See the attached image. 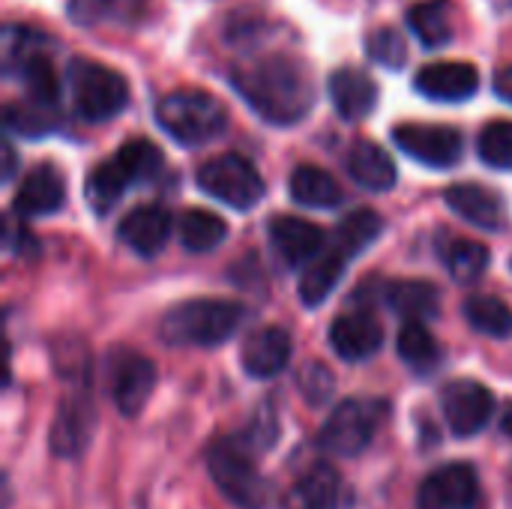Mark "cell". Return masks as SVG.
Segmentation results:
<instances>
[{"label": "cell", "mask_w": 512, "mask_h": 509, "mask_svg": "<svg viewBox=\"0 0 512 509\" xmlns=\"http://www.w3.org/2000/svg\"><path fill=\"white\" fill-rule=\"evenodd\" d=\"M447 207L462 216L465 222L477 225V228H486V231H498L504 225V201L486 189V186H477V183H456L447 189Z\"/></svg>", "instance_id": "44dd1931"}, {"label": "cell", "mask_w": 512, "mask_h": 509, "mask_svg": "<svg viewBox=\"0 0 512 509\" xmlns=\"http://www.w3.org/2000/svg\"><path fill=\"white\" fill-rule=\"evenodd\" d=\"M93 426H96V414H93L90 399L87 396H69L57 411V420L51 429V450L57 456H66V459L81 456L90 444Z\"/></svg>", "instance_id": "e0dca14e"}, {"label": "cell", "mask_w": 512, "mask_h": 509, "mask_svg": "<svg viewBox=\"0 0 512 509\" xmlns=\"http://www.w3.org/2000/svg\"><path fill=\"white\" fill-rule=\"evenodd\" d=\"M399 357L420 375H429L438 369L444 351L438 345V339L423 327V324H408L399 333Z\"/></svg>", "instance_id": "4dcf8cb0"}, {"label": "cell", "mask_w": 512, "mask_h": 509, "mask_svg": "<svg viewBox=\"0 0 512 509\" xmlns=\"http://www.w3.org/2000/svg\"><path fill=\"white\" fill-rule=\"evenodd\" d=\"M381 231H384V219H381L375 210L363 207V210H354V213H348V216L342 219L333 246H336L345 258H354V255H360V252H366V249L381 237Z\"/></svg>", "instance_id": "f546056e"}, {"label": "cell", "mask_w": 512, "mask_h": 509, "mask_svg": "<svg viewBox=\"0 0 512 509\" xmlns=\"http://www.w3.org/2000/svg\"><path fill=\"white\" fill-rule=\"evenodd\" d=\"M243 321V309L231 300H186L162 318V339L168 345L213 348L228 342Z\"/></svg>", "instance_id": "3957f363"}, {"label": "cell", "mask_w": 512, "mask_h": 509, "mask_svg": "<svg viewBox=\"0 0 512 509\" xmlns=\"http://www.w3.org/2000/svg\"><path fill=\"white\" fill-rule=\"evenodd\" d=\"M477 153L486 165L498 171H512V120H492L480 132Z\"/></svg>", "instance_id": "e575fe53"}, {"label": "cell", "mask_w": 512, "mask_h": 509, "mask_svg": "<svg viewBox=\"0 0 512 509\" xmlns=\"http://www.w3.org/2000/svg\"><path fill=\"white\" fill-rule=\"evenodd\" d=\"M162 171V150L147 138L126 141L114 156L99 162L84 183V195L93 213L105 216L117 207L129 186L147 183Z\"/></svg>", "instance_id": "7a4b0ae2"}, {"label": "cell", "mask_w": 512, "mask_h": 509, "mask_svg": "<svg viewBox=\"0 0 512 509\" xmlns=\"http://www.w3.org/2000/svg\"><path fill=\"white\" fill-rule=\"evenodd\" d=\"M156 123L183 147H198L222 135L228 123L225 105L207 90H174L156 102Z\"/></svg>", "instance_id": "277c9868"}, {"label": "cell", "mask_w": 512, "mask_h": 509, "mask_svg": "<svg viewBox=\"0 0 512 509\" xmlns=\"http://www.w3.org/2000/svg\"><path fill=\"white\" fill-rule=\"evenodd\" d=\"M480 483L471 465H444L420 486L417 509H474Z\"/></svg>", "instance_id": "7c38bea8"}, {"label": "cell", "mask_w": 512, "mask_h": 509, "mask_svg": "<svg viewBox=\"0 0 512 509\" xmlns=\"http://www.w3.org/2000/svg\"><path fill=\"white\" fill-rule=\"evenodd\" d=\"M381 417H384L381 402H375V399H345L327 417V423H324V429L318 435V447L324 453L342 456V459L357 456L372 444Z\"/></svg>", "instance_id": "8992f818"}, {"label": "cell", "mask_w": 512, "mask_h": 509, "mask_svg": "<svg viewBox=\"0 0 512 509\" xmlns=\"http://www.w3.org/2000/svg\"><path fill=\"white\" fill-rule=\"evenodd\" d=\"M291 195L294 201L306 207H318V210H330L342 201L339 183L318 165H300L291 174Z\"/></svg>", "instance_id": "f1b7e54d"}, {"label": "cell", "mask_w": 512, "mask_h": 509, "mask_svg": "<svg viewBox=\"0 0 512 509\" xmlns=\"http://www.w3.org/2000/svg\"><path fill=\"white\" fill-rule=\"evenodd\" d=\"M441 258H444L450 276L462 285L477 282L489 267V249L483 243H474V240H450L441 249Z\"/></svg>", "instance_id": "d6a6232c"}, {"label": "cell", "mask_w": 512, "mask_h": 509, "mask_svg": "<svg viewBox=\"0 0 512 509\" xmlns=\"http://www.w3.org/2000/svg\"><path fill=\"white\" fill-rule=\"evenodd\" d=\"M453 15L456 12L450 0H420L405 12V21L423 48H444L453 42V33H456Z\"/></svg>", "instance_id": "603a6c76"}, {"label": "cell", "mask_w": 512, "mask_h": 509, "mask_svg": "<svg viewBox=\"0 0 512 509\" xmlns=\"http://www.w3.org/2000/svg\"><path fill=\"white\" fill-rule=\"evenodd\" d=\"M42 51H45V48L30 51V54H21L18 60L6 63V69L15 72V75L24 81L30 102L45 105V108H57V99H60V78H57L51 60H48Z\"/></svg>", "instance_id": "484cf974"}, {"label": "cell", "mask_w": 512, "mask_h": 509, "mask_svg": "<svg viewBox=\"0 0 512 509\" xmlns=\"http://www.w3.org/2000/svg\"><path fill=\"white\" fill-rule=\"evenodd\" d=\"M270 243L282 264L288 267H309L324 252V231L300 216H273L270 222Z\"/></svg>", "instance_id": "5bb4252c"}, {"label": "cell", "mask_w": 512, "mask_h": 509, "mask_svg": "<svg viewBox=\"0 0 512 509\" xmlns=\"http://www.w3.org/2000/svg\"><path fill=\"white\" fill-rule=\"evenodd\" d=\"M348 174L372 192H387L396 183V162L375 141H357L348 153Z\"/></svg>", "instance_id": "d4e9b609"}, {"label": "cell", "mask_w": 512, "mask_h": 509, "mask_svg": "<svg viewBox=\"0 0 512 509\" xmlns=\"http://www.w3.org/2000/svg\"><path fill=\"white\" fill-rule=\"evenodd\" d=\"M198 186L210 198H216L234 210H252L264 198L261 174L255 171V165L249 159H243L237 153H222V156L204 162L198 168Z\"/></svg>", "instance_id": "ba28073f"}, {"label": "cell", "mask_w": 512, "mask_h": 509, "mask_svg": "<svg viewBox=\"0 0 512 509\" xmlns=\"http://www.w3.org/2000/svg\"><path fill=\"white\" fill-rule=\"evenodd\" d=\"M504 432H507V435H512V408L507 411V417H504Z\"/></svg>", "instance_id": "60d3db41"}, {"label": "cell", "mask_w": 512, "mask_h": 509, "mask_svg": "<svg viewBox=\"0 0 512 509\" xmlns=\"http://www.w3.org/2000/svg\"><path fill=\"white\" fill-rule=\"evenodd\" d=\"M441 408H444L450 429L459 438H471L489 426V420L495 414V396L486 384L471 381V378H459L441 390Z\"/></svg>", "instance_id": "30bf717a"}, {"label": "cell", "mask_w": 512, "mask_h": 509, "mask_svg": "<svg viewBox=\"0 0 512 509\" xmlns=\"http://www.w3.org/2000/svg\"><path fill=\"white\" fill-rule=\"evenodd\" d=\"M108 387H111V399L117 411L126 417H135L147 405L156 387V369L147 357L135 351H126V348L114 351L108 363Z\"/></svg>", "instance_id": "8fae6325"}, {"label": "cell", "mask_w": 512, "mask_h": 509, "mask_svg": "<svg viewBox=\"0 0 512 509\" xmlns=\"http://www.w3.org/2000/svg\"><path fill=\"white\" fill-rule=\"evenodd\" d=\"M300 390H303V396L309 399V402H327L330 399V393H333V375H330V369L327 366H321V363H309V366H303V372H300Z\"/></svg>", "instance_id": "74e56055"}, {"label": "cell", "mask_w": 512, "mask_h": 509, "mask_svg": "<svg viewBox=\"0 0 512 509\" xmlns=\"http://www.w3.org/2000/svg\"><path fill=\"white\" fill-rule=\"evenodd\" d=\"M393 141L402 153L429 168H453L462 159V132L438 123H399Z\"/></svg>", "instance_id": "9c48e42d"}, {"label": "cell", "mask_w": 512, "mask_h": 509, "mask_svg": "<svg viewBox=\"0 0 512 509\" xmlns=\"http://www.w3.org/2000/svg\"><path fill=\"white\" fill-rule=\"evenodd\" d=\"M291 336L282 327H261L243 342V369L252 378H273L291 363Z\"/></svg>", "instance_id": "ac0fdd59"}, {"label": "cell", "mask_w": 512, "mask_h": 509, "mask_svg": "<svg viewBox=\"0 0 512 509\" xmlns=\"http://www.w3.org/2000/svg\"><path fill=\"white\" fill-rule=\"evenodd\" d=\"M495 93L512 105V66H504L495 72Z\"/></svg>", "instance_id": "f35d334b"}, {"label": "cell", "mask_w": 512, "mask_h": 509, "mask_svg": "<svg viewBox=\"0 0 512 509\" xmlns=\"http://www.w3.org/2000/svg\"><path fill=\"white\" fill-rule=\"evenodd\" d=\"M387 306L408 324H420L441 312V291L426 279H399L387 285Z\"/></svg>", "instance_id": "cb8c5ba5"}, {"label": "cell", "mask_w": 512, "mask_h": 509, "mask_svg": "<svg viewBox=\"0 0 512 509\" xmlns=\"http://www.w3.org/2000/svg\"><path fill=\"white\" fill-rule=\"evenodd\" d=\"M66 81H69V93H72V105L78 117L90 123L117 117L129 102L126 78L105 63L75 57L66 69Z\"/></svg>", "instance_id": "5b68a950"}, {"label": "cell", "mask_w": 512, "mask_h": 509, "mask_svg": "<svg viewBox=\"0 0 512 509\" xmlns=\"http://www.w3.org/2000/svg\"><path fill=\"white\" fill-rule=\"evenodd\" d=\"M225 234V219H219L210 210H186L180 216V240L189 252H210L225 240Z\"/></svg>", "instance_id": "1f68e13d"}, {"label": "cell", "mask_w": 512, "mask_h": 509, "mask_svg": "<svg viewBox=\"0 0 512 509\" xmlns=\"http://www.w3.org/2000/svg\"><path fill=\"white\" fill-rule=\"evenodd\" d=\"M210 477L219 486V492L237 504L240 509H264L267 507V483L258 474L255 462L237 441H219L210 450Z\"/></svg>", "instance_id": "52a82bcc"}, {"label": "cell", "mask_w": 512, "mask_h": 509, "mask_svg": "<svg viewBox=\"0 0 512 509\" xmlns=\"http://www.w3.org/2000/svg\"><path fill=\"white\" fill-rule=\"evenodd\" d=\"M168 234H171V216L156 204L135 207L132 213L123 216L117 228V237L138 255H156L168 243Z\"/></svg>", "instance_id": "ffe728a7"}, {"label": "cell", "mask_w": 512, "mask_h": 509, "mask_svg": "<svg viewBox=\"0 0 512 509\" xmlns=\"http://www.w3.org/2000/svg\"><path fill=\"white\" fill-rule=\"evenodd\" d=\"M366 54L387 69H402L408 60V39L396 27H375L366 36Z\"/></svg>", "instance_id": "8d00e7d4"}, {"label": "cell", "mask_w": 512, "mask_h": 509, "mask_svg": "<svg viewBox=\"0 0 512 509\" xmlns=\"http://www.w3.org/2000/svg\"><path fill=\"white\" fill-rule=\"evenodd\" d=\"M465 318L474 330L492 339H512V309L504 300L477 294L465 303Z\"/></svg>", "instance_id": "836d02e7"}, {"label": "cell", "mask_w": 512, "mask_h": 509, "mask_svg": "<svg viewBox=\"0 0 512 509\" xmlns=\"http://www.w3.org/2000/svg\"><path fill=\"white\" fill-rule=\"evenodd\" d=\"M414 87L435 102H465L477 93L480 72L465 60H438L417 69Z\"/></svg>", "instance_id": "4fadbf2b"}, {"label": "cell", "mask_w": 512, "mask_h": 509, "mask_svg": "<svg viewBox=\"0 0 512 509\" xmlns=\"http://www.w3.org/2000/svg\"><path fill=\"white\" fill-rule=\"evenodd\" d=\"M330 87V99H333V108L339 111L342 120H363L375 111L378 105V84L369 72L357 69V66H342L330 75L327 81Z\"/></svg>", "instance_id": "9a60e30c"}, {"label": "cell", "mask_w": 512, "mask_h": 509, "mask_svg": "<svg viewBox=\"0 0 512 509\" xmlns=\"http://www.w3.org/2000/svg\"><path fill=\"white\" fill-rule=\"evenodd\" d=\"M15 174V150L12 144H3V180H9Z\"/></svg>", "instance_id": "ab89813d"}, {"label": "cell", "mask_w": 512, "mask_h": 509, "mask_svg": "<svg viewBox=\"0 0 512 509\" xmlns=\"http://www.w3.org/2000/svg\"><path fill=\"white\" fill-rule=\"evenodd\" d=\"M339 474L330 465L309 468L288 495V509H339Z\"/></svg>", "instance_id": "4316f807"}, {"label": "cell", "mask_w": 512, "mask_h": 509, "mask_svg": "<svg viewBox=\"0 0 512 509\" xmlns=\"http://www.w3.org/2000/svg\"><path fill=\"white\" fill-rule=\"evenodd\" d=\"M381 342H384V333H381L378 321L363 315V312L342 315L330 327V345L348 363H360V360L375 357L381 351Z\"/></svg>", "instance_id": "d6986e66"}, {"label": "cell", "mask_w": 512, "mask_h": 509, "mask_svg": "<svg viewBox=\"0 0 512 509\" xmlns=\"http://www.w3.org/2000/svg\"><path fill=\"white\" fill-rule=\"evenodd\" d=\"M345 264H348V258H345L336 246L324 249V252L303 270V279H300V300H303L306 306H321V303L333 294V288L339 285V279H342V273H345Z\"/></svg>", "instance_id": "83f0119b"}, {"label": "cell", "mask_w": 512, "mask_h": 509, "mask_svg": "<svg viewBox=\"0 0 512 509\" xmlns=\"http://www.w3.org/2000/svg\"><path fill=\"white\" fill-rule=\"evenodd\" d=\"M147 0H69L66 15L78 27H132L144 18Z\"/></svg>", "instance_id": "7402d4cb"}, {"label": "cell", "mask_w": 512, "mask_h": 509, "mask_svg": "<svg viewBox=\"0 0 512 509\" xmlns=\"http://www.w3.org/2000/svg\"><path fill=\"white\" fill-rule=\"evenodd\" d=\"M228 78L246 105L273 126H294L315 105L312 72L291 54H264L258 60L234 63Z\"/></svg>", "instance_id": "6da1fadb"}, {"label": "cell", "mask_w": 512, "mask_h": 509, "mask_svg": "<svg viewBox=\"0 0 512 509\" xmlns=\"http://www.w3.org/2000/svg\"><path fill=\"white\" fill-rule=\"evenodd\" d=\"M66 201V180L54 165H36L18 186L15 195V213L21 219H33V216H48L57 213Z\"/></svg>", "instance_id": "2e32d148"}, {"label": "cell", "mask_w": 512, "mask_h": 509, "mask_svg": "<svg viewBox=\"0 0 512 509\" xmlns=\"http://www.w3.org/2000/svg\"><path fill=\"white\" fill-rule=\"evenodd\" d=\"M54 114L57 108H45V105H36V102H9L6 105V129L9 132H18V135H45L48 129H54Z\"/></svg>", "instance_id": "d590c367"}]
</instances>
